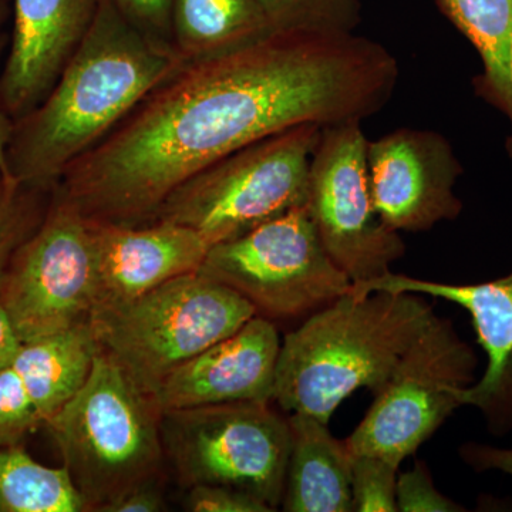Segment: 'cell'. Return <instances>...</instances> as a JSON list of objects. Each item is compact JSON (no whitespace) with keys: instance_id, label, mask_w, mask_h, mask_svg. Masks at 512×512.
<instances>
[{"instance_id":"13","label":"cell","mask_w":512,"mask_h":512,"mask_svg":"<svg viewBox=\"0 0 512 512\" xmlns=\"http://www.w3.org/2000/svg\"><path fill=\"white\" fill-rule=\"evenodd\" d=\"M372 292L417 293L456 303L470 313L487 367L478 382L461 390L458 400L481 413L488 433H512V271L480 284H444L389 271L350 289L353 295Z\"/></svg>"},{"instance_id":"18","label":"cell","mask_w":512,"mask_h":512,"mask_svg":"<svg viewBox=\"0 0 512 512\" xmlns=\"http://www.w3.org/2000/svg\"><path fill=\"white\" fill-rule=\"evenodd\" d=\"M437 6L480 56L483 70L471 86L507 119L505 151L512 160V0H437Z\"/></svg>"},{"instance_id":"16","label":"cell","mask_w":512,"mask_h":512,"mask_svg":"<svg viewBox=\"0 0 512 512\" xmlns=\"http://www.w3.org/2000/svg\"><path fill=\"white\" fill-rule=\"evenodd\" d=\"M279 352L274 323L255 315L165 377L156 393L158 407L163 413L211 404L271 403Z\"/></svg>"},{"instance_id":"22","label":"cell","mask_w":512,"mask_h":512,"mask_svg":"<svg viewBox=\"0 0 512 512\" xmlns=\"http://www.w3.org/2000/svg\"><path fill=\"white\" fill-rule=\"evenodd\" d=\"M275 32L333 30L355 32L360 0H256Z\"/></svg>"},{"instance_id":"6","label":"cell","mask_w":512,"mask_h":512,"mask_svg":"<svg viewBox=\"0 0 512 512\" xmlns=\"http://www.w3.org/2000/svg\"><path fill=\"white\" fill-rule=\"evenodd\" d=\"M254 305L200 272L171 279L133 301L97 309L90 328L100 349L154 394L177 367L254 318Z\"/></svg>"},{"instance_id":"31","label":"cell","mask_w":512,"mask_h":512,"mask_svg":"<svg viewBox=\"0 0 512 512\" xmlns=\"http://www.w3.org/2000/svg\"><path fill=\"white\" fill-rule=\"evenodd\" d=\"M8 43V35L3 30H0V60L5 55ZM13 128H15V121L9 116L8 111L5 110V107L2 106V101H0V173L5 174L9 178H13L9 168V146L10 141H12Z\"/></svg>"},{"instance_id":"9","label":"cell","mask_w":512,"mask_h":512,"mask_svg":"<svg viewBox=\"0 0 512 512\" xmlns=\"http://www.w3.org/2000/svg\"><path fill=\"white\" fill-rule=\"evenodd\" d=\"M477 365L476 352L453 322L434 316L345 440L350 453L373 454L400 467L461 407L458 396L476 382Z\"/></svg>"},{"instance_id":"15","label":"cell","mask_w":512,"mask_h":512,"mask_svg":"<svg viewBox=\"0 0 512 512\" xmlns=\"http://www.w3.org/2000/svg\"><path fill=\"white\" fill-rule=\"evenodd\" d=\"M89 224L96 262L93 312L133 301L171 279L200 271L211 248L194 229L174 222Z\"/></svg>"},{"instance_id":"12","label":"cell","mask_w":512,"mask_h":512,"mask_svg":"<svg viewBox=\"0 0 512 512\" xmlns=\"http://www.w3.org/2000/svg\"><path fill=\"white\" fill-rule=\"evenodd\" d=\"M367 168L377 214L393 231H430L463 212L454 191L463 164L437 131L399 128L369 141Z\"/></svg>"},{"instance_id":"1","label":"cell","mask_w":512,"mask_h":512,"mask_svg":"<svg viewBox=\"0 0 512 512\" xmlns=\"http://www.w3.org/2000/svg\"><path fill=\"white\" fill-rule=\"evenodd\" d=\"M400 67L353 32L286 30L227 55L184 63L55 190L87 220L140 225L192 175L301 124L339 126L387 106Z\"/></svg>"},{"instance_id":"8","label":"cell","mask_w":512,"mask_h":512,"mask_svg":"<svg viewBox=\"0 0 512 512\" xmlns=\"http://www.w3.org/2000/svg\"><path fill=\"white\" fill-rule=\"evenodd\" d=\"M198 272L234 289L269 320L312 315L353 285L326 252L306 207L214 245Z\"/></svg>"},{"instance_id":"21","label":"cell","mask_w":512,"mask_h":512,"mask_svg":"<svg viewBox=\"0 0 512 512\" xmlns=\"http://www.w3.org/2000/svg\"><path fill=\"white\" fill-rule=\"evenodd\" d=\"M0 512H87L66 467H47L22 444L0 447Z\"/></svg>"},{"instance_id":"33","label":"cell","mask_w":512,"mask_h":512,"mask_svg":"<svg viewBox=\"0 0 512 512\" xmlns=\"http://www.w3.org/2000/svg\"><path fill=\"white\" fill-rule=\"evenodd\" d=\"M10 16H12V0H0V30Z\"/></svg>"},{"instance_id":"11","label":"cell","mask_w":512,"mask_h":512,"mask_svg":"<svg viewBox=\"0 0 512 512\" xmlns=\"http://www.w3.org/2000/svg\"><path fill=\"white\" fill-rule=\"evenodd\" d=\"M362 123L323 127L309 171L306 210L330 258L353 284L379 278L406 254L377 214Z\"/></svg>"},{"instance_id":"20","label":"cell","mask_w":512,"mask_h":512,"mask_svg":"<svg viewBox=\"0 0 512 512\" xmlns=\"http://www.w3.org/2000/svg\"><path fill=\"white\" fill-rule=\"evenodd\" d=\"M274 32L256 0H174L173 45L184 63L227 55Z\"/></svg>"},{"instance_id":"26","label":"cell","mask_w":512,"mask_h":512,"mask_svg":"<svg viewBox=\"0 0 512 512\" xmlns=\"http://www.w3.org/2000/svg\"><path fill=\"white\" fill-rule=\"evenodd\" d=\"M396 505L400 512H466L467 508L441 494L427 464L417 460L412 470L399 474Z\"/></svg>"},{"instance_id":"29","label":"cell","mask_w":512,"mask_h":512,"mask_svg":"<svg viewBox=\"0 0 512 512\" xmlns=\"http://www.w3.org/2000/svg\"><path fill=\"white\" fill-rule=\"evenodd\" d=\"M458 456L476 473L500 471L512 477V448L467 441L458 448Z\"/></svg>"},{"instance_id":"25","label":"cell","mask_w":512,"mask_h":512,"mask_svg":"<svg viewBox=\"0 0 512 512\" xmlns=\"http://www.w3.org/2000/svg\"><path fill=\"white\" fill-rule=\"evenodd\" d=\"M43 426L35 403L12 363L0 370V447L18 446Z\"/></svg>"},{"instance_id":"2","label":"cell","mask_w":512,"mask_h":512,"mask_svg":"<svg viewBox=\"0 0 512 512\" xmlns=\"http://www.w3.org/2000/svg\"><path fill=\"white\" fill-rule=\"evenodd\" d=\"M184 62L147 39L109 0L39 106L15 121L10 174L53 191L64 173L104 140Z\"/></svg>"},{"instance_id":"17","label":"cell","mask_w":512,"mask_h":512,"mask_svg":"<svg viewBox=\"0 0 512 512\" xmlns=\"http://www.w3.org/2000/svg\"><path fill=\"white\" fill-rule=\"evenodd\" d=\"M291 451L281 507L286 512H352V454L329 424L291 414Z\"/></svg>"},{"instance_id":"19","label":"cell","mask_w":512,"mask_h":512,"mask_svg":"<svg viewBox=\"0 0 512 512\" xmlns=\"http://www.w3.org/2000/svg\"><path fill=\"white\" fill-rule=\"evenodd\" d=\"M97 349L90 323L22 343L12 366L22 377L43 426L79 392Z\"/></svg>"},{"instance_id":"28","label":"cell","mask_w":512,"mask_h":512,"mask_svg":"<svg viewBox=\"0 0 512 512\" xmlns=\"http://www.w3.org/2000/svg\"><path fill=\"white\" fill-rule=\"evenodd\" d=\"M185 507L192 512H272L264 501L225 485H194L188 488Z\"/></svg>"},{"instance_id":"4","label":"cell","mask_w":512,"mask_h":512,"mask_svg":"<svg viewBox=\"0 0 512 512\" xmlns=\"http://www.w3.org/2000/svg\"><path fill=\"white\" fill-rule=\"evenodd\" d=\"M160 423L154 394L99 348L86 382L45 427L87 511L109 512L128 491L160 477Z\"/></svg>"},{"instance_id":"5","label":"cell","mask_w":512,"mask_h":512,"mask_svg":"<svg viewBox=\"0 0 512 512\" xmlns=\"http://www.w3.org/2000/svg\"><path fill=\"white\" fill-rule=\"evenodd\" d=\"M322 128H288L215 161L175 188L153 221L194 229L214 247L305 207Z\"/></svg>"},{"instance_id":"14","label":"cell","mask_w":512,"mask_h":512,"mask_svg":"<svg viewBox=\"0 0 512 512\" xmlns=\"http://www.w3.org/2000/svg\"><path fill=\"white\" fill-rule=\"evenodd\" d=\"M100 0H12V35L0 73V101L22 119L53 89L92 28Z\"/></svg>"},{"instance_id":"27","label":"cell","mask_w":512,"mask_h":512,"mask_svg":"<svg viewBox=\"0 0 512 512\" xmlns=\"http://www.w3.org/2000/svg\"><path fill=\"white\" fill-rule=\"evenodd\" d=\"M147 39L165 49L174 50V0H109Z\"/></svg>"},{"instance_id":"7","label":"cell","mask_w":512,"mask_h":512,"mask_svg":"<svg viewBox=\"0 0 512 512\" xmlns=\"http://www.w3.org/2000/svg\"><path fill=\"white\" fill-rule=\"evenodd\" d=\"M164 456L184 487L225 485L278 510L291 427L264 402H234L161 413Z\"/></svg>"},{"instance_id":"32","label":"cell","mask_w":512,"mask_h":512,"mask_svg":"<svg viewBox=\"0 0 512 512\" xmlns=\"http://www.w3.org/2000/svg\"><path fill=\"white\" fill-rule=\"evenodd\" d=\"M22 346L18 332L0 303V370L8 367Z\"/></svg>"},{"instance_id":"30","label":"cell","mask_w":512,"mask_h":512,"mask_svg":"<svg viewBox=\"0 0 512 512\" xmlns=\"http://www.w3.org/2000/svg\"><path fill=\"white\" fill-rule=\"evenodd\" d=\"M167 510L158 480L148 481L128 491L109 512H160Z\"/></svg>"},{"instance_id":"3","label":"cell","mask_w":512,"mask_h":512,"mask_svg":"<svg viewBox=\"0 0 512 512\" xmlns=\"http://www.w3.org/2000/svg\"><path fill=\"white\" fill-rule=\"evenodd\" d=\"M417 293H346L285 336L274 399L284 412L330 423L356 390L382 392L403 353L433 320Z\"/></svg>"},{"instance_id":"23","label":"cell","mask_w":512,"mask_h":512,"mask_svg":"<svg viewBox=\"0 0 512 512\" xmlns=\"http://www.w3.org/2000/svg\"><path fill=\"white\" fill-rule=\"evenodd\" d=\"M47 192L0 173V286L13 255L45 217L37 210V198Z\"/></svg>"},{"instance_id":"10","label":"cell","mask_w":512,"mask_h":512,"mask_svg":"<svg viewBox=\"0 0 512 512\" xmlns=\"http://www.w3.org/2000/svg\"><path fill=\"white\" fill-rule=\"evenodd\" d=\"M94 289L89 220L53 190L45 217L10 261L0 303L22 343L30 342L89 323Z\"/></svg>"},{"instance_id":"24","label":"cell","mask_w":512,"mask_h":512,"mask_svg":"<svg viewBox=\"0 0 512 512\" xmlns=\"http://www.w3.org/2000/svg\"><path fill=\"white\" fill-rule=\"evenodd\" d=\"M397 477L399 467L390 461L373 454H352L353 511L396 512Z\"/></svg>"}]
</instances>
